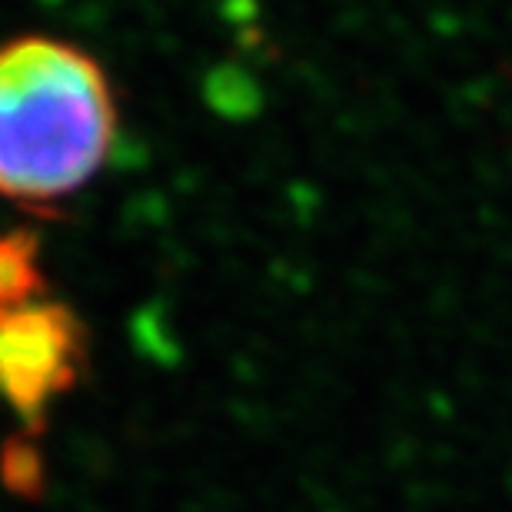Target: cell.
<instances>
[{"mask_svg": "<svg viewBox=\"0 0 512 512\" xmlns=\"http://www.w3.org/2000/svg\"><path fill=\"white\" fill-rule=\"evenodd\" d=\"M47 293H54V286L44 273L40 237L30 227L4 230L0 233V316Z\"/></svg>", "mask_w": 512, "mask_h": 512, "instance_id": "3957f363", "label": "cell"}, {"mask_svg": "<svg viewBox=\"0 0 512 512\" xmlns=\"http://www.w3.org/2000/svg\"><path fill=\"white\" fill-rule=\"evenodd\" d=\"M120 110L104 64L47 34L0 44V197L54 210L107 167Z\"/></svg>", "mask_w": 512, "mask_h": 512, "instance_id": "6da1fadb", "label": "cell"}, {"mask_svg": "<svg viewBox=\"0 0 512 512\" xmlns=\"http://www.w3.org/2000/svg\"><path fill=\"white\" fill-rule=\"evenodd\" d=\"M90 370V330L74 303L47 293L0 316V403L34 439L50 406L70 396Z\"/></svg>", "mask_w": 512, "mask_h": 512, "instance_id": "7a4b0ae2", "label": "cell"}]
</instances>
